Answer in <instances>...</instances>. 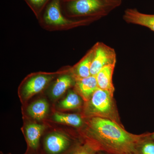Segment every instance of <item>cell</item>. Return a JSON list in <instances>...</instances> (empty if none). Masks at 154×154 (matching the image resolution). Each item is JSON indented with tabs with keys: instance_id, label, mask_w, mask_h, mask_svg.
I'll return each instance as SVG.
<instances>
[{
	"instance_id": "1",
	"label": "cell",
	"mask_w": 154,
	"mask_h": 154,
	"mask_svg": "<svg viewBox=\"0 0 154 154\" xmlns=\"http://www.w3.org/2000/svg\"><path fill=\"white\" fill-rule=\"evenodd\" d=\"M86 142L97 152L110 154H140V146L149 133L135 134L110 119L92 117L88 122Z\"/></svg>"
},
{
	"instance_id": "2",
	"label": "cell",
	"mask_w": 154,
	"mask_h": 154,
	"mask_svg": "<svg viewBox=\"0 0 154 154\" xmlns=\"http://www.w3.org/2000/svg\"><path fill=\"white\" fill-rule=\"evenodd\" d=\"M122 4V0H61V8L64 16L68 19L96 21Z\"/></svg>"
},
{
	"instance_id": "3",
	"label": "cell",
	"mask_w": 154,
	"mask_h": 154,
	"mask_svg": "<svg viewBox=\"0 0 154 154\" xmlns=\"http://www.w3.org/2000/svg\"><path fill=\"white\" fill-rule=\"evenodd\" d=\"M84 113L86 116L90 118L106 119L124 127L120 120L113 94L108 91L98 88L91 99L86 102Z\"/></svg>"
},
{
	"instance_id": "4",
	"label": "cell",
	"mask_w": 154,
	"mask_h": 154,
	"mask_svg": "<svg viewBox=\"0 0 154 154\" xmlns=\"http://www.w3.org/2000/svg\"><path fill=\"white\" fill-rule=\"evenodd\" d=\"M42 27L50 31L68 30L85 26L95 21L93 19H71L64 16L61 0H51L39 17Z\"/></svg>"
},
{
	"instance_id": "5",
	"label": "cell",
	"mask_w": 154,
	"mask_h": 154,
	"mask_svg": "<svg viewBox=\"0 0 154 154\" xmlns=\"http://www.w3.org/2000/svg\"><path fill=\"white\" fill-rule=\"evenodd\" d=\"M94 55L91 68V75L96 76L104 67L110 65H116V54L115 50L103 42L95 44Z\"/></svg>"
},
{
	"instance_id": "6",
	"label": "cell",
	"mask_w": 154,
	"mask_h": 154,
	"mask_svg": "<svg viewBox=\"0 0 154 154\" xmlns=\"http://www.w3.org/2000/svg\"><path fill=\"white\" fill-rule=\"evenodd\" d=\"M54 78L51 74L38 73L26 79L22 86V93L25 98H29L44 89Z\"/></svg>"
},
{
	"instance_id": "7",
	"label": "cell",
	"mask_w": 154,
	"mask_h": 154,
	"mask_svg": "<svg viewBox=\"0 0 154 154\" xmlns=\"http://www.w3.org/2000/svg\"><path fill=\"white\" fill-rule=\"evenodd\" d=\"M71 145V140L66 135L53 132L45 139L44 147L48 154H60L66 151Z\"/></svg>"
},
{
	"instance_id": "8",
	"label": "cell",
	"mask_w": 154,
	"mask_h": 154,
	"mask_svg": "<svg viewBox=\"0 0 154 154\" xmlns=\"http://www.w3.org/2000/svg\"><path fill=\"white\" fill-rule=\"evenodd\" d=\"M123 19L128 24L144 26L154 32V14H143L137 9L129 8L125 11Z\"/></svg>"
},
{
	"instance_id": "9",
	"label": "cell",
	"mask_w": 154,
	"mask_h": 154,
	"mask_svg": "<svg viewBox=\"0 0 154 154\" xmlns=\"http://www.w3.org/2000/svg\"><path fill=\"white\" fill-rule=\"evenodd\" d=\"M75 88L78 93L85 102H88L98 89L96 76L75 79Z\"/></svg>"
},
{
	"instance_id": "10",
	"label": "cell",
	"mask_w": 154,
	"mask_h": 154,
	"mask_svg": "<svg viewBox=\"0 0 154 154\" xmlns=\"http://www.w3.org/2000/svg\"><path fill=\"white\" fill-rule=\"evenodd\" d=\"M116 65L106 66L96 75L98 88L114 94L115 88L113 83V75Z\"/></svg>"
},
{
	"instance_id": "11",
	"label": "cell",
	"mask_w": 154,
	"mask_h": 154,
	"mask_svg": "<svg viewBox=\"0 0 154 154\" xmlns=\"http://www.w3.org/2000/svg\"><path fill=\"white\" fill-rule=\"evenodd\" d=\"M95 49L96 47L94 45L79 62L75 65L73 69L75 79L86 78L91 75V66L95 55Z\"/></svg>"
},
{
	"instance_id": "12",
	"label": "cell",
	"mask_w": 154,
	"mask_h": 154,
	"mask_svg": "<svg viewBox=\"0 0 154 154\" xmlns=\"http://www.w3.org/2000/svg\"><path fill=\"white\" fill-rule=\"evenodd\" d=\"M45 128L44 125L35 123L28 124L25 128L28 146L32 149H38L40 139Z\"/></svg>"
},
{
	"instance_id": "13",
	"label": "cell",
	"mask_w": 154,
	"mask_h": 154,
	"mask_svg": "<svg viewBox=\"0 0 154 154\" xmlns=\"http://www.w3.org/2000/svg\"><path fill=\"white\" fill-rule=\"evenodd\" d=\"M74 80L72 76L63 75L57 78L53 85L51 94L53 98L57 99L63 95L72 85Z\"/></svg>"
},
{
	"instance_id": "14",
	"label": "cell",
	"mask_w": 154,
	"mask_h": 154,
	"mask_svg": "<svg viewBox=\"0 0 154 154\" xmlns=\"http://www.w3.org/2000/svg\"><path fill=\"white\" fill-rule=\"evenodd\" d=\"M49 105L45 99H41L33 102L29 105L27 111L34 119L40 120L43 119L48 112Z\"/></svg>"
},
{
	"instance_id": "15",
	"label": "cell",
	"mask_w": 154,
	"mask_h": 154,
	"mask_svg": "<svg viewBox=\"0 0 154 154\" xmlns=\"http://www.w3.org/2000/svg\"><path fill=\"white\" fill-rule=\"evenodd\" d=\"M53 118L54 121L59 123L68 125L75 127H80L83 124L82 117L75 114L55 113L53 116Z\"/></svg>"
},
{
	"instance_id": "16",
	"label": "cell",
	"mask_w": 154,
	"mask_h": 154,
	"mask_svg": "<svg viewBox=\"0 0 154 154\" xmlns=\"http://www.w3.org/2000/svg\"><path fill=\"white\" fill-rule=\"evenodd\" d=\"M82 104L81 97L75 92L70 91L66 97L60 102L59 106L63 109L71 110L79 108Z\"/></svg>"
},
{
	"instance_id": "17",
	"label": "cell",
	"mask_w": 154,
	"mask_h": 154,
	"mask_svg": "<svg viewBox=\"0 0 154 154\" xmlns=\"http://www.w3.org/2000/svg\"><path fill=\"white\" fill-rule=\"evenodd\" d=\"M38 19L51 0H24Z\"/></svg>"
},
{
	"instance_id": "18",
	"label": "cell",
	"mask_w": 154,
	"mask_h": 154,
	"mask_svg": "<svg viewBox=\"0 0 154 154\" xmlns=\"http://www.w3.org/2000/svg\"><path fill=\"white\" fill-rule=\"evenodd\" d=\"M140 152V154H154V140L150 133L141 144Z\"/></svg>"
},
{
	"instance_id": "19",
	"label": "cell",
	"mask_w": 154,
	"mask_h": 154,
	"mask_svg": "<svg viewBox=\"0 0 154 154\" xmlns=\"http://www.w3.org/2000/svg\"><path fill=\"white\" fill-rule=\"evenodd\" d=\"M97 151L87 142H85L82 145L79 146L72 154H96Z\"/></svg>"
},
{
	"instance_id": "20",
	"label": "cell",
	"mask_w": 154,
	"mask_h": 154,
	"mask_svg": "<svg viewBox=\"0 0 154 154\" xmlns=\"http://www.w3.org/2000/svg\"><path fill=\"white\" fill-rule=\"evenodd\" d=\"M151 137L154 140V132L151 133Z\"/></svg>"
},
{
	"instance_id": "21",
	"label": "cell",
	"mask_w": 154,
	"mask_h": 154,
	"mask_svg": "<svg viewBox=\"0 0 154 154\" xmlns=\"http://www.w3.org/2000/svg\"><path fill=\"white\" fill-rule=\"evenodd\" d=\"M99 154H110L109 153H107L106 152H101Z\"/></svg>"
}]
</instances>
